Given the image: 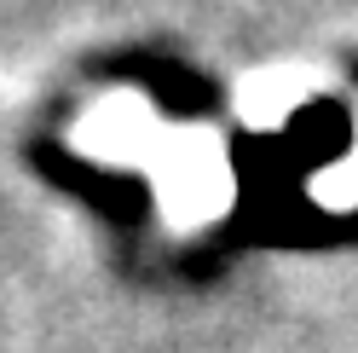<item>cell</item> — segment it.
<instances>
[{
  "instance_id": "1",
  "label": "cell",
  "mask_w": 358,
  "mask_h": 353,
  "mask_svg": "<svg viewBox=\"0 0 358 353\" xmlns=\"http://www.w3.org/2000/svg\"><path fill=\"white\" fill-rule=\"evenodd\" d=\"M150 180H156V209L173 232L208 226L237 197L231 162L220 151V134H208V127H168V139L150 162Z\"/></svg>"
},
{
  "instance_id": "2",
  "label": "cell",
  "mask_w": 358,
  "mask_h": 353,
  "mask_svg": "<svg viewBox=\"0 0 358 353\" xmlns=\"http://www.w3.org/2000/svg\"><path fill=\"white\" fill-rule=\"evenodd\" d=\"M162 139H168V122L150 110L145 93H104L70 127V145L81 157L110 162V168H150Z\"/></svg>"
},
{
  "instance_id": "3",
  "label": "cell",
  "mask_w": 358,
  "mask_h": 353,
  "mask_svg": "<svg viewBox=\"0 0 358 353\" xmlns=\"http://www.w3.org/2000/svg\"><path fill=\"white\" fill-rule=\"evenodd\" d=\"M306 93H312V76L295 70V64H283V70H255L243 81V93H237V116L249 127H278L306 104Z\"/></svg>"
},
{
  "instance_id": "4",
  "label": "cell",
  "mask_w": 358,
  "mask_h": 353,
  "mask_svg": "<svg viewBox=\"0 0 358 353\" xmlns=\"http://www.w3.org/2000/svg\"><path fill=\"white\" fill-rule=\"evenodd\" d=\"M306 191H312V203H324V209H358V157H341V162L318 168L306 180Z\"/></svg>"
},
{
  "instance_id": "5",
  "label": "cell",
  "mask_w": 358,
  "mask_h": 353,
  "mask_svg": "<svg viewBox=\"0 0 358 353\" xmlns=\"http://www.w3.org/2000/svg\"><path fill=\"white\" fill-rule=\"evenodd\" d=\"M352 157H358V116H352Z\"/></svg>"
}]
</instances>
